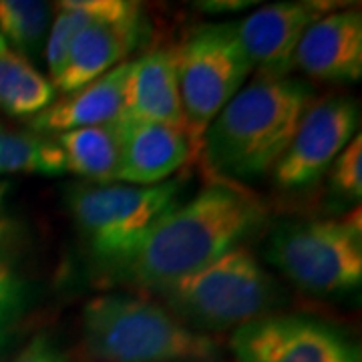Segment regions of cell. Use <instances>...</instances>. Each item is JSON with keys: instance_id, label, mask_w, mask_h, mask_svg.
<instances>
[{"instance_id": "1", "label": "cell", "mask_w": 362, "mask_h": 362, "mask_svg": "<svg viewBox=\"0 0 362 362\" xmlns=\"http://www.w3.org/2000/svg\"><path fill=\"white\" fill-rule=\"evenodd\" d=\"M268 218L258 195L230 181H211L171 207L141 242L109 266L119 280L159 292L242 246Z\"/></svg>"}, {"instance_id": "2", "label": "cell", "mask_w": 362, "mask_h": 362, "mask_svg": "<svg viewBox=\"0 0 362 362\" xmlns=\"http://www.w3.org/2000/svg\"><path fill=\"white\" fill-rule=\"evenodd\" d=\"M312 103L314 90L302 78L259 75L209 123L199 157L216 181L262 177L284 156Z\"/></svg>"}, {"instance_id": "3", "label": "cell", "mask_w": 362, "mask_h": 362, "mask_svg": "<svg viewBox=\"0 0 362 362\" xmlns=\"http://www.w3.org/2000/svg\"><path fill=\"white\" fill-rule=\"evenodd\" d=\"M83 344L95 362H209L220 342L168 308L129 294H103L81 312Z\"/></svg>"}, {"instance_id": "4", "label": "cell", "mask_w": 362, "mask_h": 362, "mask_svg": "<svg viewBox=\"0 0 362 362\" xmlns=\"http://www.w3.org/2000/svg\"><path fill=\"white\" fill-rule=\"evenodd\" d=\"M157 294L177 320L197 332L244 326L282 302V288L246 246L233 247Z\"/></svg>"}, {"instance_id": "5", "label": "cell", "mask_w": 362, "mask_h": 362, "mask_svg": "<svg viewBox=\"0 0 362 362\" xmlns=\"http://www.w3.org/2000/svg\"><path fill=\"white\" fill-rule=\"evenodd\" d=\"M183 180L157 185L73 183L66 187V207L78 233L105 266L123 259L145 233L180 202Z\"/></svg>"}, {"instance_id": "6", "label": "cell", "mask_w": 362, "mask_h": 362, "mask_svg": "<svg viewBox=\"0 0 362 362\" xmlns=\"http://www.w3.org/2000/svg\"><path fill=\"white\" fill-rule=\"evenodd\" d=\"M266 258L312 294H342L361 286V209L342 220L284 221L272 232Z\"/></svg>"}, {"instance_id": "7", "label": "cell", "mask_w": 362, "mask_h": 362, "mask_svg": "<svg viewBox=\"0 0 362 362\" xmlns=\"http://www.w3.org/2000/svg\"><path fill=\"white\" fill-rule=\"evenodd\" d=\"M252 69L235 23L199 26L175 47L181 109L194 159L202 153L209 123L242 89Z\"/></svg>"}, {"instance_id": "8", "label": "cell", "mask_w": 362, "mask_h": 362, "mask_svg": "<svg viewBox=\"0 0 362 362\" xmlns=\"http://www.w3.org/2000/svg\"><path fill=\"white\" fill-rule=\"evenodd\" d=\"M235 362H361V350L338 328L296 314H266L238 326Z\"/></svg>"}, {"instance_id": "9", "label": "cell", "mask_w": 362, "mask_h": 362, "mask_svg": "<svg viewBox=\"0 0 362 362\" xmlns=\"http://www.w3.org/2000/svg\"><path fill=\"white\" fill-rule=\"evenodd\" d=\"M358 129V105L350 97H328L312 103L292 141L274 168L282 189L308 187L320 180Z\"/></svg>"}, {"instance_id": "10", "label": "cell", "mask_w": 362, "mask_h": 362, "mask_svg": "<svg viewBox=\"0 0 362 362\" xmlns=\"http://www.w3.org/2000/svg\"><path fill=\"white\" fill-rule=\"evenodd\" d=\"M143 35L145 21L139 2H131L123 13L89 21L69 47L65 65L52 81L54 90L69 95L103 77L125 63L123 59L141 42Z\"/></svg>"}, {"instance_id": "11", "label": "cell", "mask_w": 362, "mask_h": 362, "mask_svg": "<svg viewBox=\"0 0 362 362\" xmlns=\"http://www.w3.org/2000/svg\"><path fill=\"white\" fill-rule=\"evenodd\" d=\"M337 4L330 2H276L258 8L238 26V37L259 75L286 77L294 69V52L304 33Z\"/></svg>"}, {"instance_id": "12", "label": "cell", "mask_w": 362, "mask_h": 362, "mask_svg": "<svg viewBox=\"0 0 362 362\" xmlns=\"http://www.w3.org/2000/svg\"><path fill=\"white\" fill-rule=\"evenodd\" d=\"M294 66L318 81H358L362 75L361 11H332L318 18L298 42Z\"/></svg>"}, {"instance_id": "13", "label": "cell", "mask_w": 362, "mask_h": 362, "mask_svg": "<svg viewBox=\"0 0 362 362\" xmlns=\"http://www.w3.org/2000/svg\"><path fill=\"white\" fill-rule=\"evenodd\" d=\"M121 119L159 123L185 131L175 49H156L141 59L129 61Z\"/></svg>"}, {"instance_id": "14", "label": "cell", "mask_w": 362, "mask_h": 362, "mask_svg": "<svg viewBox=\"0 0 362 362\" xmlns=\"http://www.w3.org/2000/svg\"><path fill=\"white\" fill-rule=\"evenodd\" d=\"M119 121L121 159L117 183L157 185L192 159V145L185 131L145 121Z\"/></svg>"}, {"instance_id": "15", "label": "cell", "mask_w": 362, "mask_h": 362, "mask_svg": "<svg viewBox=\"0 0 362 362\" xmlns=\"http://www.w3.org/2000/svg\"><path fill=\"white\" fill-rule=\"evenodd\" d=\"M127 69L129 61L117 65L83 89L54 99L45 111L30 119V129L39 135H54L121 119Z\"/></svg>"}, {"instance_id": "16", "label": "cell", "mask_w": 362, "mask_h": 362, "mask_svg": "<svg viewBox=\"0 0 362 362\" xmlns=\"http://www.w3.org/2000/svg\"><path fill=\"white\" fill-rule=\"evenodd\" d=\"M63 153L65 171L87 183H117L121 159V121L49 135Z\"/></svg>"}, {"instance_id": "17", "label": "cell", "mask_w": 362, "mask_h": 362, "mask_svg": "<svg viewBox=\"0 0 362 362\" xmlns=\"http://www.w3.org/2000/svg\"><path fill=\"white\" fill-rule=\"evenodd\" d=\"M57 99V90L23 54H0V111L11 117L39 115Z\"/></svg>"}, {"instance_id": "18", "label": "cell", "mask_w": 362, "mask_h": 362, "mask_svg": "<svg viewBox=\"0 0 362 362\" xmlns=\"http://www.w3.org/2000/svg\"><path fill=\"white\" fill-rule=\"evenodd\" d=\"M129 4V0H63L52 4L54 18L47 37V65L51 83L59 77L69 47L81 28L93 18L123 13Z\"/></svg>"}, {"instance_id": "19", "label": "cell", "mask_w": 362, "mask_h": 362, "mask_svg": "<svg viewBox=\"0 0 362 362\" xmlns=\"http://www.w3.org/2000/svg\"><path fill=\"white\" fill-rule=\"evenodd\" d=\"M28 173L57 177L63 175V153L49 135L14 131L0 125V175Z\"/></svg>"}, {"instance_id": "20", "label": "cell", "mask_w": 362, "mask_h": 362, "mask_svg": "<svg viewBox=\"0 0 362 362\" xmlns=\"http://www.w3.org/2000/svg\"><path fill=\"white\" fill-rule=\"evenodd\" d=\"M52 14L54 6L51 2L0 0V35L16 51L37 52L49 37Z\"/></svg>"}, {"instance_id": "21", "label": "cell", "mask_w": 362, "mask_h": 362, "mask_svg": "<svg viewBox=\"0 0 362 362\" xmlns=\"http://www.w3.org/2000/svg\"><path fill=\"white\" fill-rule=\"evenodd\" d=\"M30 306V288L11 264L0 259V356L8 349L26 310Z\"/></svg>"}, {"instance_id": "22", "label": "cell", "mask_w": 362, "mask_h": 362, "mask_svg": "<svg viewBox=\"0 0 362 362\" xmlns=\"http://www.w3.org/2000/svg\"><path fill=\"white\" fill-rule=\"evenodd\" d=\"M330 187L338 197L358 202L362 195V139L354 135L330 165Z\"/></svg>"}, {"instance_id": "23", "label": "cell", "mask_w": 362, "mask_h": 362, "mask_svg": "<svg viewBox=\"0 0 362 362\" xmlns=\"http://www.w3.org/2000/svg\"><path fill=\"white\" fill-rule=\"evenodd\" d=\"M11 362H71V358L49 334H39Z\"/></svg>"}, {"instance_id": "24", "label": "cell", "mask_w": 362, "mask_h": 362, "mask_svg": "<svg viewBox=\"0 0 362 362\" xmlns=\"http://www.w3.org/2000/svg\"><path fill=\"white\" fill-rule=\"evenodd\" d=\"M8 189H11V183L0 180V252L16 240V221L13 220V216L8 214V207H6Z\"/></svg>"}, {"instance_id": "25", "label": "cell", "mask_w": 362, "mask_h": 362, "mask_svg": "<svg viewBox=\"0 0 362 362\" xmlns=\"http://www.w3.org/2000/svg\"><path fill=\"white\" fill-rule=\"evenodd\" d=\"M254 2H199L197 6H204L202 11H209V13H221V11H242Z\"/></svg>"}, {"instance_id": "26", "label": "cell", "mask_w": 362, "mask_h": 362, "mask_svg": "<svg viewBox=\"0 0 362 362\" xmlns=\"http://www.w3.org/2000/svg\"><path fill=\"white\" fill-rule=\"evenodd\" d=\"M6 51H8V45H6V40H4V37L0 35V54H2V52H6Z\"/></svg>"}]
</instances>
